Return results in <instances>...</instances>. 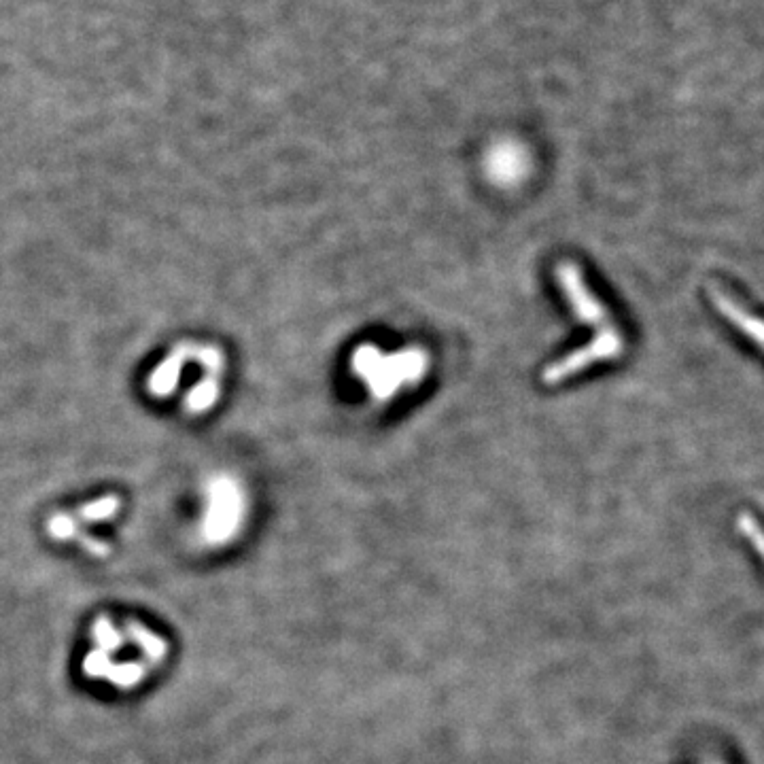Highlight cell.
<instances>
[{
    "instance_id": "5",
    "label": "cell",
    "mask_w": 764,
    "mask_h": 764,
    "mask_svg": "<svg viewBox=\"0 0 764 764\" xmlns=\"http://www.w3.org/2000/svg\"><path fill=\"white\" fill-rule=\"evenodd\" d=\"M711 300H714L716 308L722 312V315L731 321L741 334L750 336L752 342H756L760 349L764 351V321L756 315H752L750 310H745L733 295H728L720 287L711 289Z\"/></svg>"
},
{
    "instance_id": "11",
    "label": "cell",
    "mask_w": 764,
    "mask_h": 764,
    "mask_svg": "<svg viewBox=\"0 0 764 764\" xmlns=\"http://www.w3.org/2000/svg\"><path fill=\"white\" fill-rule=\"evenodd\" d=\"M117 506H119L117 497H113V495L100 497V499L88 503V506H83L81 516H83V520H90V523H98V520L111 518L117 512Z\"/></svg>"
},
{
    "instance_id": "12",
    "label": "cell",
    "mask_w": 764,
    "mask_h": 764,
    "mask_svg": "<svg viewBox=\"0 0 764 764\" xmlns=\"http://www.w3.org/2000/svg\"><path fill=\"white\" fill-rule=\"evenodd\" d=\"M47 531L51 537H56V540H68V537L77 535V527L68 514H56L54 518H51Z\"/></svg>"
},
{
    "instance_id": "8",
    "label": "cell",
    "mask_w": 764,
    "mask_h": 764,
    "mask_svg": "<svg viewBox=\"0 0 764 764\" xmlns=\"http://www.w3.org/2000/svg\"><path fill=\"white\" fill-rule=\"evenodd\" d=\"M491 172H493L495 179H499L503 183L514 181L523 175V158H520L518 153L501 151L495 155V162H491Z\"/></svg>"
},
{
    "instance_id": "1",
    "label": "cell",
    "mask_w": 764,
    "mask_h": 764,
    "mask_svg": "<svg viewBox=\"0 0 764 764\" xmlns=\"http://www.w3.org/2000/svg\"><path fill=\"white\" fill-rule=\"evenodd\" d=\"M557 283L567 298L573 315L584 325L595 329V336L590 344L580 346L573 353L557 359L544 370L542 380L546 385H559V382L580 374L582 370L597 366L601 361L618 359L624 351V336L618 329L610 310L597 298V293L588 287L580 266L573 262H563L554 270Z\"/></svg>"
},
{
    "instance_id": "2",
    "label": "cell",
    "mask_w": 764,
    "mask_h": 764,
    "mask_svg": "<svg viewBox=\"0 0 764 764\" xmlns=\"http://www.w3.org/2000/svg\"><path fill=\"white\" fill-rule=\"evenodd\" d=\"M351 370L366 385L374 402L387 404L399 393L421 385L429 372V355L419 346L382 353L378 346L363 344L351 357Z\"/></svg>"
},
{
    "instance_id": "9",
    "label": "cell",
    "mask_w": 764,
    "mask_h": 764,
    "mask_svg": "<svg viewBox=\"0 0 764 764\" xmlns=\"http://www.w3.org/2000/svg\"><path fill=\"white\" fill-rule=\"evenodd\" d=\"M145 677V667L138 663H126V665H113L107 671V680L119 688H132L141 684Z\"/></svg>"
},
{
    "instance_id": "4",
    "label": "cell",
    "mask_w": 764,
    "mask_h": 764,
    "mask_svg": "<svg viewBox=\"0 0 764 764\" xmlns=\"http://www.w3.org/2000/svg\"><path fill=\"white\" fill-rule=\"evenodd\" d=\"M194 351H196V344H191V342L179 344L177 349L172 351L160 363V366L151 372L149 382H147L149 393L155 397H168L170 393H175L179 380H181V374H183V368L191 359H194Z\"/></svg>"
},
{
    "instance_id": "3",
    "label": "cell",
    "mask_w": 764,
    "mask_h": 764,
    "mask_svg": "<svg viewBox=\"0 0 764 764\" xmlns=\"http://www.w3.org/2000/svg\"><path fill=\"white\" fill-rule=\"evenodd\" d=\"M208 503L202 518V537L208 546H223L234 540L247 514V499L242 486L230 476H217L208 482Z\"/></svg>"
},
{
    "instance_id": "10",
    "label": "cell",
    "mask_w": 764,
    "mask_h": 764,
    "mask_svg": "<svg viewBox=\"0 0 764 764\" xmlns=\"http://www.w3.org/2000/svg\"><path fill=\"white\" fill-rule=\"evenodd\" d=\"M94 637H96L98 650L107 652L109 656L121 648V637H119L117 629L113 627V622L107 616H102V618L96 620V624H94Z\"/></svg>"
},
{
    "instance_id": "7",
    "label": "cell",
    "mask_w": 764,
    "mask_h": 764,
    "mask_svg": "<svg viewBox=\"0 0 764 764\" xmlns=\"http://www.w3.org/2000/svg\"><path fill=\"white\" fill-rule=\"evenodd\" d=\"M128 627H130L128 631H130L132 639H136V641H138V646H141V650H143V652H145V654L151 658L153 663L162 661V658L168 654V646H166V641H164L160 635H155L153 631L145 629L143 624H138V622H130Z\"/></svg>"
},
{
    "instance_id": "6",
    "label": "cell",
    "mask_w": 764,
    "mask_h": 764,
    "mask_svg": "<svg viewBox=\"0 0 764 764\" xmlns=\"http://www.w3.org/2000/svg\"><path fill=\"white\" fill-rule=\"evenodd\" d=\"M221 378L215 374H204L198 385L191 387L185 397V410L189 414H204L211 410L221 397Z\"/></svg>"
}]
</instances>
